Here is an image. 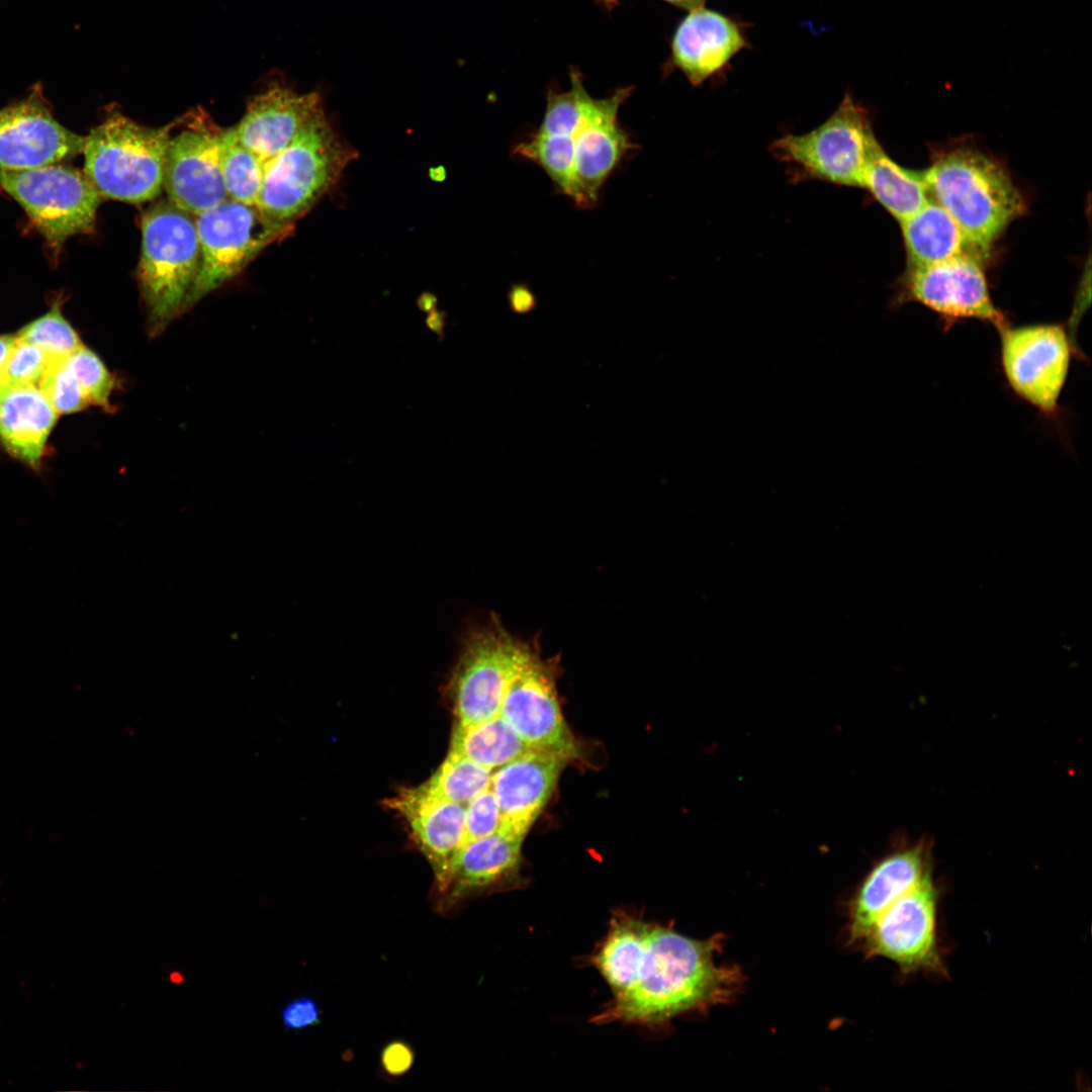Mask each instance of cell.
Listing matches in <instances>:
<instances>
[{
    "label": "cell",
    "mask_w": 1092,
    "mask_h": 1092,
    "mask_svg": "<svg viewBox=\"0 0 1092 1092\" xmlns=\"http://www.w3.org/2000/svg\"><path fill=\"white\" fill-rule=\"evenodd\" d=\"M181 120L184 128L169 141L163 187L173 204L195 216L228 199L220 164L224 128L200 108Z\"/></svg>",
    "instance_id": "cell-13"
},
{
    "label": "cell",
    "mask_w": 1092,
    "mask_h": 1092,
    "mask_svg": "<svg viewBox=\"0 0 1092 1092\" xmlns=\"http://www.w3.org/2000/svg\"><path fill=\"white\" fill-rule=\"evenodd\" d=\"M500 825V811L489 787L465 807L464 843L489 836L499 831Z\"/></svg>",
    "instance_id": "cell-33"
},
{
    "label": "cell",
    "mask_w": 1092,
    "mask_h": 1092,
    "mask_svg": "<svg viewBox=\"0 0 1092 1092\" xmlns=\"http://www.w3.org/2000/svg\"><path fill=\"white\" fill-rule=\"evenodd\" d=\"M620 0H600L599 3L605 8H614ZM677 8H681L688 11L703 7L705 0H662Z\"/></svg>",
    "instance_id": "cell-36"
},
{
    "label": "cell",
    "mask_w": 1092,
    "mask_h": 1092,
    "mask_svg": "<svg viewBox=\"0 0 1092 1092\" xmlns=\"http://www.w3.org/2000/svg\"><path fill=\"white\" fill-rule=\"evenodd\" d=\"M199 264L195 216L169 199L150 206L142 216L138 267L150 333L162 332L183 307Z\"/></svg>",
    "instance_id": "cell-5"
},
{
    "label": "cell",
    "mask_w": 1092,
    "mask_h": 1092,
    "mask_svg": "<svg viewBox=\"0 0 1092 1092\" xmlns=\"http://www.w3.org/2000/svg\"><path fill=\"white\" fill-rule=\"evenodd\" d=\"M930 875L929 856L921 844L895 850L882 858L868 874L852 901L850 940L859 942L883 908Z\"/></svg>",
    "instance_id": "cell-22"
},
{
    "label": "cell",
    "mask_w": 1092,
    "mask_h": 1092,
    "mask_svg": "<svg viewBox=\"0 0 1092 1092\" xmlns=\"http://www.w3.org/2000/svg\"><path fill=\"white\" fill-rule=\"evenodd\" d=\"M0 187L24 209L55 253L71 237L92 232L102 200L84 171L63 162L0 169Z\"/></svg>",
    "instance_id": "cell-8"
},
{
    "label": "cell",
    "mask_w": 1092,
    "mask_h": 1092,
    "mask_svg": "<svg viewBox=\"0 0 1092 1092\" xmlns=\"http://www.w3.org/2000/svg\"><path fill=\"white\" fill-rule=\"evenodd\" d=\"M66 361L81 384L89 403L112 411L109 398L115 380L100 358L82 345L66 358Z\"/></svg>",
    "instance_id": "cell-30"
},
{
    "label": "cell",
    "mask_w": 1092,
    "mask_h": 1092,
    "mask_svg": "<svg viewBox=\"0 0 1092 1092\" xmlns=\"http://www.w3.org/2000/svg\"><path fill=\"white\" fill-rule=\"evenodd\" d=\"M355 154L324 112L266 162L256 206L269 220L292 229L336 184Z\"/></svg>",
    "instance_id": "cell-4"
},
{
    "label": "cell",
    "mask_w": 1092,
    "mask_h": 1092,
    "mask_svg": "<svg viewBox=\"0 0 1092 1092\" xmlns=\"http://www.w3.org/2000/svg\"><path fill=\"white\" fill-rule=\"evenodd\" d=\"M880 148L867 109L846 93L819 126L802 134H785L769 151L786 165L792 182L817 180L862 188L867 169Z\"/></svg>",
    "instance_id": "cell-7"
},
{
    "label": "cell",
    "mask_w": 1092,
    "mask_h": 1092,
    "mask_svg": "<svg viewBox=\"0 0 1092 1092\" xmlns=\"http://www.w3.org/2000/svg\"><path fill=\"white\" fill-rule=\"evenodd\" d=\"M746 25L705 6L689 11L677 23L666 68L679 71L694 86L726 73L731 60L750 48Z\"/></svg>",
    "instance_id": "cell-17"
},
{
    "label": "cell",
    "mask_w": 1092,
    "mask_h": 1092,
    "mask_svg": "<svg viewBox=\"0 0 1092 1092\" xmlns=\"http://www.w3.org/2000/svg\"><path fill=\"white\" fill-rule=\"evenodd\" d=\"M407 823L413 838L435 876L436 896L444 890L464 844L466 805L445 800L424 785L402 789L387 801Z\"/></svg>",
    "instance_id": "cell-18"
},
{
    "label": "cell",
    "mask_w": 1092,
    "mask_h": 1092,
    "mask_svg": "<svg viewBox=\"0 0 1092 1092\" xmlns=\"http://www.w3.org/2000/svg\"><path fill=\"white\" fill-rule=\"evenodd\" d=\"M862 188L868 189L899 222L916 213L929 201L923 171L901 167L882 147L867 169Z\"/></svg>",
    "instance_id": "cell-25"
},
{
    "label": "cell",
    "mask_w": 1092,
    "mask_h": 1092,
    "mask_svg": "<svg viewBox=\"0 0 1092 1092\" xmlns=\"http://www.w3.org/2000/svg\"><path fill=\"white\" fill-rule=\"evenodd\" d=\"M15 336L0 335V392L4 388V367Z\"/></svg>",
    "instance_id": "cell-37"
},
{
    "label": "cell",
    "mask_w": 1092,
    "mask_h": 1092,
    "mask_svg": "<svg viewBox=\"0 0 1092 1092\" xmlns=\"http://www.w3.org/2000/svg\"><path fill=\"white\" fill-rule=\"evenodd\" d=\"M530 750L533 749L500 715L469 727L457 725L450 748L490 770Z\"/></svg>",
    "instance_id": "cell-26"
},
{
    "label": "cell",
    "mask_w": 1092,
    "mask_h": 1092,
    "mask_svg": "<svg viewBox=\"0 0 1092 1092\" xmlns=\"http://www.w3.org/2000/svg\"><path fill=\"white\" fill-rule=\"evenodd\" d=\"M175 124L149 127L112 113L92 128L82 150L84 173L101 197L129 203L156 198Z\"/></svg>",
    "instance_id": "cell-6"
},
{
    "label": "cell",
    "mask_w": 1092,
    "mask_h": 1092,
    "mask_svg": "<svg viewBox=\"0 0 1092 1092\" xmlns=\"http://www.w3.org/2000/svg\"><path fill=\"white\" fill-rule=\"evenodd\" d=\"M929 193L958 223L981 258L1024 202L1007 173L985 155L952 151L923 171Z\"/></svg>",
    "instance_id": "cell-3"
},
{
    "label": "cell",
    "mask_w": 1092,
    "mask_h": 1092,
    "mask_svg": "<svg viewBox=\"0 0 1092 1092\" xmlns=\"http://www.w3.org/2000/svg\"><path fill=\"white\" fill-rule=\"evenodd\" d=\"M322 1015L323 1012L317 1002L308 996H300L290 1000L281 1010L283 1026L293 1031L317 1026L322 1022Z\"/></svg>",
    "instance_id": "cell-34"
},
{
    "label": "cell",
    "mask_w": 1092,
    "mask_h": 1092,
    "mask_svg": "<svg viewBox=\"0 0 1092 1092\" xmlns=\"http://www.w3.org/2000/svg\"><path fill=\"white\" fill-rule=\"evenodd\" d=\"M533 645L514 637L495 616L467 632L449 684L459 726L499 715L508 687Z\"/></svg>",
    "instance_id": "cell-9"
},
{
    "label": "cell",
    "mask_w": 1092,
    "mask_h": 1092,
    "mask_svg": "<svg viewBox=\"0 0 1092 1092\" xmlns=\"http://www.w3.org/2000/svg\"><path fill=\"white\" fill-rule=\"evenodd\" d=\"M523 839L497 831L464 843L444 890L436 898L437 910L450 913L468 898L512 877L520 863Z\"/></svg>",
    "instance_id": "cell-21"
},
{
    "label": "cell",
    "mask_w": 1092,
    "mask_h": 1092,
    "mask_svg": "<svg viewBox=\"0 0 1092 1092\" xmlns=\"http://www.w3.org/2000/svg\"><path fill=\"white\" fill-rule=\"evenodd\" d=\"M493 770L449 751L434 775L423 784L431 793L454 803L467 805L489 788Z\"/></svg>",
    "instance_id": "cell-28"
},
{
    "label": "cell",
    "mask_w": 1092,
    "mask_h": 1092,
    "mask_svg": "<svg viewBox=\"0 0 1092 1092\" xmlns=\"http://www.w3.org/2000/svg\"><path fill=\"white\" fill-rule=\"evenodd\" d=\"M85 136L66 128L39 95L0 109V169L25 170L70 160Z\"/></svg>",
    "instance_id": "cell-16"
},
{
    "label": "cell",
    "mask_w": 1092,
    "mask_h": 1092,
    "mask_svg": "<svg viewBox=\"0 0 1092 1092\" xmlns=\"http://www.w3.org/2000/svg\"><path fill=\"white\" fill-rule=\"evenodd\" d=\"M939 891L932 875L890 902L859 940L867 954L895 963L904 975L947 976L938 938Z\"/></svg>",
    "instance_id": "cell-11"
},
{
    "label": "cell",
    "mask_w": 1092,
    "mask_h": 1092,
    "mask_svg": "<svg viewBox=\"0 0 1092 1092\" xmlns=\"http://www.w3.org/2000/svg\"><path fill=\"white\" fill-rule=\"evenodd\" d=\"M58 413L38 386H7L0 392V441L15 458L37 466Z\"/></svg>",
    "instance_id": "cell-23"
},
{
    "label": "cell",
    "mask_w": 1092,
    "mask_h": 1092,
    "mask_svg": "<svg viewBox=\"0 0 1092 1092\" xmlns=\"http://www.w3.org/2000/svg\"><path fill=\"white\" fill-rule=\"evenodd\" d=\"M979 261L965 255L910 268L901 299L919 302L936 312L945 330L963 320H978L999 330L1008 323L992 300Z\"/></svg>",
    "instance_id": "cell-15"
},
{
    "label": "cell",
    "mask_w": 1092,
    "mask_h": 1092,
    "mask_svg": "<svg viewBox=\"0 0 1092 1092\" xmlns=\"http://www.w3.org/2000/svg\"><path fill=\"white\" fill-rule=\"evenodd\" d=\"M195 224L200 264L182 309L238 275L264 248L291 233L265 217L256 205L230 198L195 215Z\"/></svg>",
    "instance_id": "cell-10"
},
{
    "label": "cell",
    "mask_w": 1092,
    "mask_h": 1092,
    "mask_svg": "<svg viewBox=\"0 0 1092 1092\" xmlns=\"http://www.w3.org/2000/svg\"><path fill=\"white\" fill-rule=\"evenodd\" d=\"M569 76L568 90H548L540 125L515 153L541 167L575 204L590 207L635 146L619 121L620 107L633 88H618L610 96L595 98L575 67L570 68Z\"/></svg>",
    "instance_id": "cell-1"
},
{
    "label": "cell",
    "mask_w": 1092,
    "mask_h": 1092,
    "mask_svg": "<svg viewBox=\"0 0 1092 1092\" xmlns=\"http://www.w3.org/2000/svg\"><path fill=\"white\" fill-rule=\"evenodd\" d=\"M555 665L534 644L508 687L499 715L532 749L573 758L577 748L557 700Z\"/></svg>",
    "instance_id": "cell-14"
},
{
    "label": "cell",
    "mask_w": 1092,
    "mask_h": 1092,
    "mask_svg": "<svg viewBox=\"0 0 1092 1092\" xmlns=\"http://www.w3.org/2000/svg\"><path fill=\"white\" fill-rule=\"evenodd\" d=\"M900 224L910 268L965 255L981 258L958 223L936 201L929 200Z\"/></svg>",
    "instance_id": "cell-24"
},
{
    "label": "cell",
    "mask_w": 1092,
    "mask_h": 1092,
    "mask_svg": "<svg viewBox=\"0 0 1092 1092\" xmlns=\"http://www.w3.org/2000/svg\"><path fill=\"white\" fill-rule=\"evenodd\" d=\"M220 164L228 198L256 205L266 163L238 141L234 126L223 129Z\"/></svg>",
    "instance_id": "cell-27"
},
{
    "label": "cell",
    "mask_w": 1092,
    "mask_h": 1092,
    "mask_svg": "<svg viewBox=\"0 0 1092 1092\" xmlns=\"http://www.w3.org/2000/svg\"><path fill=\"white\" fill-rule=\"evenodd\" d=\"M379 1063L386 1075L401 1077L413 1068L415 1051L402 1039L390 1040L381 1049Z\"/></svg>",
    "instance_id": "cell-35"
},
{
    "label": "cell",
    "mask_w": 1092,
    "mask_h": 1092,
    "mask_svg": "<svg viewBox=\"0 0 1092 1092\" xmlns=\"http://www.w3.org/2000/svg\"><path fill=\"white\" fill-rule=\"evenodd\" d=\"M569 759L558 752L533 749L492 772L489 787L500 811L499 831L525 837Z\"/></svg>",
    "instance_id": "cell-19"
},
{
    "label": "cell",
    "mask_w": 1092,
    "mask_h": 1092,
    "mask_svg": "<svg viewBox=\"0 0 1092 1092\" xmlns=\"http://www.w3.org/2000/svg\"><path fill=\"white\" fill-rule=\"evenodd\" d=\"M323 113L316 92L299 94L273 82L250 99L234 130L238 141L266 163Z\"/></svg>",
    "instance_id": "cell-20"
},
{
    "label": "cell",
    "mask_w": 1092,
    "mask_h": 1092,
    "mask_svg": "<svg viewBox=\"0 0 1092 1092\" xmlns=\"http://www.w3.org/2000/svg\"><path fill=\"white\" fill-rule=\"evenodd\" d=\"M997 331L1000 364L1009 387L1044 417H1056L1074 348L1066 328L1007 324Z\"/></svg>",
    "instance_id": "cell-12"
},
{
    "label": "cell",
    "mask_w": 1092,
    "mask_h": 1092,
    "mask_svg": "<svg viewBox=\"0 0 1092 1092\" xmlns=\"http://www.w3.org/2000/svg\"><path fill=\"white\" fill-rule=\"evenodd\" d=\"M15 337L35 345L54 360L68 358L83 345L63 316L59 302L42 316L23 327Z\"/></svg>",
    "instance_id": "cell-29"
},
{
    "label": "cell",
    "mask_w": 1092,
    "mask_h": 1092,
    "mask_svg": "<svg viewBox=\"0 0 1092 1092\" xmlns=\"http://www.w3.org/2000/svg\"><path fill=\"white\" fill-rule=\"evenodd\" d=\"M718 947L715 938L694 939L646 922L627 984L593 1021L657 1025L727 1001L741 977L735 968L717 963Z\"/></svg>",
    "instance_id": "cell-2"
},
{
    "label": "cell",
    "mask_w": 1092,
    "mask_h": 1092,
    "mask_svg": "<svg viewBox=\"0 0 1092 1092\" xmlns=\"http://www.w3.org/2000/svg\"><path fill=\"white\" fill-rule=\"evenodd\" d=\"M38 387L58 414L84 410L89 400L66 359L54 360Z\"/></svg>",
    "instance_id": "cell-31"
},
{
    "label": "cell",
    "mask_w": 1092,
    "mask_h": 1092,
    "mask_svg": "<svg viewBox=\"0 0 1092 1092\" xmlns=\"http://www.w3.org/2000/svg\"><path fill=\"white\" fill-rule=\"evenodd\" d=\"M53 361L35 345L15 337L4 367V387L38 386Z\"/></svg>",
    "instance_id": "cell-32"
}]
</instances>
